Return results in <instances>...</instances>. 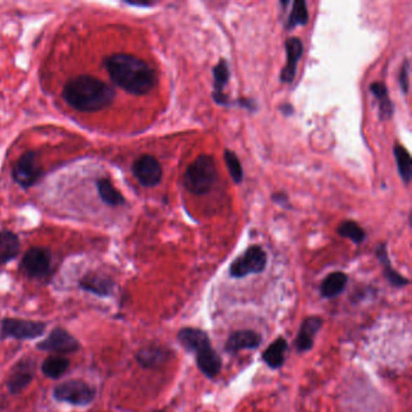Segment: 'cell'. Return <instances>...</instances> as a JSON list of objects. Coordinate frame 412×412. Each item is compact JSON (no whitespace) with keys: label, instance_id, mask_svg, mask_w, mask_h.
<instances>
[{"label":"cell","instance_id":"1","mask_svg":"<svg viewBox=\"0 0 412 412\" xmlns=\"http://www.w3.org/2000/svg\"><path fill=\"white\" fill-rule=\"evenodd\" d=\"M105 67L113 83L131 95H148L157 85L155 70L142 58L133 55H110L105 60Z\"/></svg>","mask_w":412,"mask_h":412},{"label":"cell","instance_id":"2","mask_svg":"<svg viewBox=\"0 0 412 412\" xmlns=\"http://www.w3.org/2000/svg\"><path fill=\"white\" fill-rule=\"evenodd\" d=\"M62 95L70 108L80 113H95L113 105L117 93L100 79L78 75L65 83Z\"/></svg>","mask_w":412,"mask_h":412},{"label":"cell","instance_id":"3","mask_svg":"<svg viewBox=\"0 0 412 412\" xmlns=\"http://www.w3.org/2000/svg\"><path fill=\"white\" fill-rule=\"evenodd\" d=\"M177 338L185 351L195 354L197 368L206 378H217L222 371V357L212 347L211 338L204 330L187 326L179 330Z\"/></svg>","mask_w":412,"mask_h":412},{"label":"cell","instance_id":"4","mask_svg":"<svg viewBox=\"0 0 412 412\" xmlns=\"http://www.w3.org/2000/svg\"><path fill=\"white\" fill-rule=\"evenodd\" d=\"M218 182V169L212 155L202 154L187 166L182 177L184 187L194 195L208 194Z\"/></svg>","mask_w":412,"mask_h":412},{"label":"cell","instance_id":"5","mask_svg":"<svg viewBox=\"0 0 412 412\" xmlns=\"http://www.w3.org/2000/svg\"><path fill=\"white\" fill-rule=\"evenodd\" d=\"M267 265V254L260 246H251L247 251L232 261L230 276L232 278H244L251 274L264 272Z\"/></svg>","mask_w":412,"mask_h":412},{"label":"cell","instance_id":"6","mask_svg":"<svg viewBox=\"0 0 412 412\" xmlns=\"http://www.w3.org/2000/svg\"><path fill=\"white\" fill-rule=\"evenodd\" d=\"M95 390L86 382L72 380L57 385L53 390V398L58 401L85 406L95 399Z\"/></svg>","mask_w":412,"mask_h":412},{"label":"cell","instance_id":"7","mask_svg":"<svg viewBox=\"0 0 412 412\" xmlns=\"http://www.w3.org/2000/svg\"><path fill=\"white\" fill-rule=\"evenodd\" d=\"M43 167L38 161L34 152H27L18 157L11 169V175L15 182L23 189L33 187L43 177Z\"/></svg>","mask_w":412,"mask_h":412},{"label":"cell","instance_id":"8","mask_svg":"<svg viewBox=\"0 0 412 412\" xmlns=\"http://www.w3.org/2000/svg\"><path fill=\"white\" fill-rule=\"evenodd\" d=\"M46 329L45 323L41 321H26V319H15L5 318L1 321L0 338H16V340H33L39 338Z\"/></svg>","mask_w":412,"mask_h":412},{"label":"cell","instance_id":"9","mask_svg":"<svg viewBox=\"0 0 412 412\" xmlns=\"http://www.w3.org/2000/svg\"><path fill=\"white\" fill-rule=\"evenodd\" d=\"M53 264L51 252L43 247H33L27 251L22 259L21 269L31 278L46 277Z\"/></svg>","mask_w":412,"mask_h":412},{"label":"cell","instance_id":"10","mask_svg":"<svg viewBox=\"0 0 412 412\" xmlns=\"http://www.w3.org/2000/svg\"><path fill=\"white\" fill-rule=\"evenodd\" d=\"M132 172L139 184L144 187H157L164 175V169L159 160L149 154H144L133 162Z\"/></svg>","mask_w":412,"mask_h":412},{"label":"cell","instance_id":"11","mask_svg":"<svg viewBox=\"0 0 412 412\" xmlns=\"http://www.w3.org/2000/svg\"><path fill=\"white\" fill-rule=\"evenodd\" d=\"M80 345L77 338L70 335L67 330L56 328L44 341L36 345L40 351L56 352V353H74Z\"/></svg>","mask_w":412,"mask_h":412},{"label":"cell","instance_id":"12","mask_svg":"<svg viewBox=\"0 0 412 412\" xmlns=\"http://www.w3.org/2000/svg\"><path fill=\"white\" fill-rule=\"evenodd\" d=\"M324 321L319 316H310L305 318L301 326H300L299 333L295 338L296 351L299 353H306L311 351L314 346V338L317 336L319 330L323 328Z\"/></svg>","mask_w":412,"mask_h":412},{"label":"cell","instance_id":"13","mask_svg":"<svg viewBox=\"0 0 412 412\" xmlns=\"http://www.w3.org/2000/svg\"><path fill=\"white\" fill-rule=\"evenodd\" d=\"M284 45H286V63L281 73V81L284 84H291L295 79L298 65L304 53V44L299 38L293 36L286 39Z\"/></svg>","mask_w":412,"mask_h":412},{"label":"cell","instance_id":"14","mask_svg":"<svg viewBox=\"0 0 412 412\" xmlns=\"http://www.w3.org/2000/svg\"><path fill=\"white\" fill-rule=\"evenodd\" d=\"M263 336L254 330L244 329L234 331L225 343L226 353H237L244 350H256L260 347Z\"/></svg>","mask_w":412,"mask_h":412},{"label":"cell","instance_id":"15","mask_svg":"<svg viewBox=\"0 0 412 412\" xmlns=\"http://www.w3.org/2000/svg\"><path fill=\"white\" fill-rule=\"evenodd\" d=\"M35 365L32 360H20L15 365L8 380L10 393L18 394L23 391L34 378Z\"/></svg>","mask_w":412,"mask_h":412},{"label":"cell","instance_id":"16","mask_svg":"<svg viewBox=\"0 0 412 412\" xmlns=\"http://www.w3.org/2000/svg\"><path fill=\"white\" fill-rule=\"evenodd\" d=\"M214 91H213V100L219 105H230L229 97L224 93V87L227 85L230 80V68L227 62L224 58L218 62L214 69Z\"/></svg>","mask_w":412,"mask_h":412},{"label":"cell","instance_id":"17","mask_svg":"<svg viewBox=\"0 0 412 412\" xmlns=\"http://www.w3.org/2000/svg\"><path fill=\"white\" fill-rule=\"evenodd\" d=\"M79 286L84 291L98 296H109L113 293L114 289V282L108 276L95 272L85 274L80 279Z\"/></svg>","mask_w":412,"mask_h":412},{"label":"cell","instance_id":"18","mask_svg":"<svg viewBox=\"0 0 412 412\" xmlns=\"http://www.w3.org/2000/svg\"><path fill=\"white\" fill-rule=\"evenodd\" d=\"M286 350H288V341L283 336H279L263 352L261 359L270 369H281L286 363Z\"/></svg>","mask_w":412,"mask_h":412},{"label":"cell","instance_id":"19","mask_svg":"<svg viewBox=\"0 0 412 412\" xmlns=\"http://www.w3.org/2000/svg\"><path fill=\"white\" fill-rule=\"evenodd\" d=\"M376 256H378L380 264L383 267V276L386 278L388 283L394 288H404L408 286L410 281L408 278L404 277L403 274L397 272L393 267H392L391 260L387 252L386 244H381L376 248Z\"/></svg>","mask_w":412,"mask_h":412},{"label":"cell","instance_id":"20","mask_svg":"<svg viewBox=\"0 0 412 412\" xmlns=\"http://www.w3.org/2000/svg\"><path fill=\"white\" fill-rule=\"evenodd\" d=\"M169 356H171V352L167 348L161 347V346H148V347L142 348L137 353L135 358L143 368L152 369L164 364L168 360Z\"/></svg>","mask_w":412,"mask_h":412},{"label":"cell","instance_id":"21","mask_svg":"<svg viewBox=\"0 0 412 412\" xmlns=\"http://www.w3.org/2000/svg\"><path fill=\"white\" fill-rule=\"evenodd\" d=\"M348 283V276L341 271L328 274L321 284V295L324 299H334L341 295Z\"/></svg>","mask_w":412,"mask_h":412},{"label":"cell","instance_id":"22","mask_svg":"<svg viewBox=\"0 0 412 412\" xmlns=\"http://www.w3.org/2000/svg\"><path fill=\"white\" fill-rule=\"evenodd\" d=\"M95 187L98 191L100 200L110 207H119V206L126 204V199L120 191L117 190V187H114L113 182L107 177L98 179L95 182Z\"/></svg>","mask_w":412,"mask_h":412},{"label":"cell","instance_id":"23","mask_svg":"<svg viewBox=\"0 0 412 412\" xmlns=\"http://www.w3.org/2000/svg\"><path fill=\"white\" fill-rule=\"evenodd\" d=\"M20 253V239L13 231H0V265L8 264Z\"/></svg>","mask_w":412,"mask_h":412},{"label":"cell","instance_id":"24","mask_svg":"<svg viewBox=\"0 0 412 412\" xmlns=\"http://www.w3.org/2000/svg\"><path fill=\"white\" fill-rule=\"evenodd\" d=\"M370 91L376 100H378V110H380V119L381 120H390L394 114V105L390 98V93L387 86L381 81H376L370 85Z\"/></svg>","mask_w":412,"mask_h":412},{"label":"cell","instance_id":"25","mask_svg":"<svg viewBox=\"0 0 412 412\" xmlns=\"http://www.w3.org/2000/svg\"><path fill=\"white\" fill-rule=\"evenodd\" d=\"M395 161H397V166H398V172L400 174V178L406 185L410 184L412 178V160L410 152L408 149L403 147L401 144H397L394 149Z\"/></svg>","mask_w":412,"mask_h":412},{"label":"cell","instance_id":"26","mask_svg":"<svg viewBox=\"0 0 412 412\" xmlns=\"http://www.w3.org/2000/svg\"><path fill=\"white\" fill-rule=\"evenodd\" d=\"M69 360L65 357H48L44 360L41 371L48 378H60L69 368Z\"/></svg>","mask_w":412,"mask_h":412},{"label":"cell","instance_id":"27","mask_svg":"<svg viewBox=\"0 0 412 412\" xmlns=\"http://www.w3.org/2000/svg\"><path fill=\"white\" fill-rule=\"evenodd\" d=\"M338 234L343 239H351L353 244H360L366 239L364 229L353 220H346L340 224L338 227Z\"/></svg>","mask_w":412,"mask_h":412},{"label":"cell","instance_id":"28","mask_svg":"<svg viewBox=\"0 0 412 412\" xmlns=\"http://www.w3.org/2000/svg\"><path fill=\"white\" fill-rule=\"evenodd\" d=\"M308 15L307 4L305 0H296L293 3V9H291V15L286 21V28L288 29H293L295 27L305 26L307 25Z\"/></svg>","mask_w":412,"mask_h":412},{"label":"cell","instance_id":"29","mask_svg":"<svg viewBox=\"0 0 412 412\" xmlns=\"http://www.w3.org/2000/svg\"><path fill=\"white\" fill-rule=\"evenodd\" d=\"M224 160L234 184H241L244 182V167L241 165V161L237 155L232 150L226 149L224 152Z\"/></svg>","mask_w":412,"mask_h":412},{"label":"cell","instance_id":"30","mask_svg":"<svg viewBox=\"0 0 412 412\" xmlns=\"http://www.w3.org/2000/svg\"><path fill=\"white\" fill-rule=\"evenodd\" d=\"M408 74H410V62L408 60L404 61L401 65V69L399 73V84L401 91L406 95L408 92V86H410V80H408Z\"/></svg>","mask_w":412,"mask_h":412},{"label":"cell","instance_id":"31","mask_svg":"<svg viewBox=\"0 0 412 412\" xmlns=\"http://www.w3.org/2000/svg\"><path fill=\"white\" fill-rule=\"evenodd\" d=\"M272 200L278 204H286V201H288V196L286 194H282V192H279V194H274L272 196Z\"/></svg>","mask_w":412,"mask_h":412},{"label":"cell","instance_id":"32","mask_svg":"<svg viewBox=\"0 0 412 412\" xmlns=\"http://www.w3.org/2000/svg\"><path fill=\"white\" fill-rule=\"evenodd\" d=\"M283 110V113H284V115H291V114L294 113V109H293V107H291V105H283L282 108Z\"/></svg>","mask_w":412,"mask_h":412},{"label":"cell","instance_id":"33","mask_svg":"<svg viewBox=\"0 0 412 412\" xmlns=\"http://www.w3.org/2000/svg\"><path fill=\"white\" fill-rule=\"evenodd\" d=\"M128 4L133 5V6H152V3H149V1H145V3H131V1H128Z\"/></svg>","mask_w":412,"mask_h":412},{"label":"cell","instance_id":"34","mask_svg":"<svg viewBox=\"0 0 412 412\" xmlns=\"http://www.w3.org/2000/svg\"><path fill=\"white\" fill-rule=\"evenodd\" d=\"M154 412H167V411H164V410H157V411H154Z\"/></svg>","mask_w":412,"mask_h":412}]
</instances>
